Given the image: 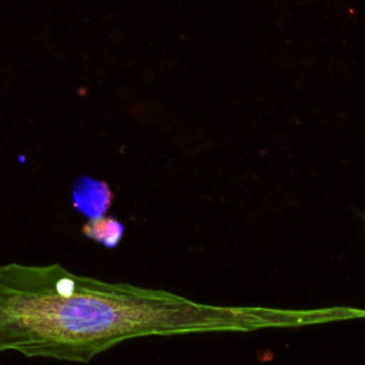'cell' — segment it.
I'll return each instance as SVG.
<instances>
[{
  "label": "cell",
  "instance_id": "obj_2",
  "mask_svg": "<svg viewBox=\"0 0 365 365\" xmlns=\"http://www.w3.org/2000/svg\"><path fill=\"white\" fill-rule=\"evenodd\" d=\"M113 192L107 182L88 177H80L74 182L73 205L90 218L103 217L110 208Z\"/></svg>",
  "mask_w": 365,
  "mask_h": 365
},
{
  "label": "cell",
  "instance_id": "obj_1",
  "mask_svg": "<svg viewBox=\"0 0 365 365\" xmlns=\"http://www.w3.org/2000/svg\"><path fill=\"white\" fill-rule=\"evenodd\" d=\"M329 309L211 305L127 282L73 274L60 264L0 267V352L88 362L140 336L250 332L322 325Z\"/></svg>",
  "mask_w": 365,
  "mask_h": 365
},
{
  "label": "cell",
  "instance_id": "obj_3",
  "mask_svg": "<svg viewBox=\"0 0 365 365\" xmlns=\"http://www.w3.org/2000/svg\"><path fill=\"white\" fill-rule=\"evenodd\" d=\"M83 234L90 240L101 242L107 248H114L123 238L124 225L114 217L90 218L83 225Z\"/></svg>",
  "mask_w": 365,
  "mask_h": 365
},
{
  "label": "cell",
  "instance_id": "obj_4",
  "mask_svg": "<svg viewBox=\"0 0 365 365\" xmlns=\"http://www.w3.org/2000/svg\"><path fill=\"white\" fill-rule=\"evenodd\" d=\"M364 218H365V217H364Z\"/></svg>",
  "mask_w": 365,
  "mask_h": 365
}]
</instances>
